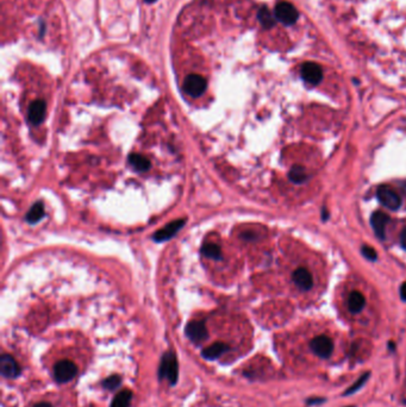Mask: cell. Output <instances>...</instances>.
<instances>
[{"label":"cell","mask_w":406,"mask_h":407,"mask_svg":"<svg viewBox=\"0 0 406 407\" xmlns=\"http://www.w3.org/2000/svg\"><path fill=\"white\" fill-rule=\"evenodd\" d=\"M361 251H362V253H364L365 258L368 259V260H371V261H375V260H377V258H378L377 251H375V250L373 249L372 246L364 245V246H362Z\"/></svg>","instance_id":"cb8c5ba5"},{"label":"cell","mask_w":406,"mask_h":407,"mask_svg":"<svg viewBox=\"0 0 406 407\" xmlns=\"http://www.w3.org/2000/svg\"><path fill=\"white\" fill-rule=\"evenodd\" d=\"M400 296L404 301H406V282L402 283L400 287Z\"/></svg>","instance_id":"484cf974"},{"label":"cell","mask_w":406,"mask_h":407,"mask_svg":"<svg viewBox=\"0 0 406 407\" xmlns=\"http://www.w3.org/2000/svg\"><path fill=\"white\" fill-rule=\"evenodd\" d=\"M159 379H167L169 385L174 386L179 379V365L176 355L173 351L166 352L159 367Z\"/></svg>","instance_id":"6da1fadb"},{"label":"cell","mask_w":406,"mask_h":407,"mask_svg":"<svg viewBox=\"0 0 406 407\" xmlns=\"http://www.w3.org/2000/svg\"><path fill=\"white\" fill-rule=\"evenodd\" d=\"M184 224H185L184 219H178V220H174V222L169 223V224L166 225L164 229L159 230V231L155 233L154 239L156 242L167 241V239L172 238V237L174 236L175 233L182 228V226H184Z\"/></svg>","instance_id":"8fae6325"},{"label":"cell","mask_w":406,"mask_h":407,"mask_svg":"<svg viewBox=\"0 0 406 407\" xmlns=\"http://www.w3.org/2000/svg\"><path fill=\"white\" fill-rule=\"evenodd\" d=\"M292 279L298 288L302 289V291H310L314 286V279H312L311 273L305 268H298L295 270L292 274Z\"/></svg>","instance_id":"4fadbf2b"},{"label":"cell","mask_w":406,"mask_h":407,"mask_svg":"<svg viewBox=\"0 0 406 407\" xmlns=\"http://www.w3.org/2000/svg\"><path fill=\"white\" fill-rule=\"evenodd\" d=\"M131 399L132 392L129 391V389H124V391H121L118 394L115 395L111 402V407H130Z\"/></svg>","instance_id":"ac0fdd59"},{"label":"cell","mask_w":406,"mask_h":407,"mask_svg":"<svg viewBox=\"0 0 406 407\" xmlns=\"http://www.w3.org/2000/svg\"><path fill=\"white\" fill-rule=\"evenodd\" d=\"M400 243H401L402 248L406 249V228L402 230V232L400 235Z\"/></svg>","instance_id":"d4e9b609"},{"label":"cell","mask_w":406,"mask_h":407,"mask_svg":"<svg viewBox=\"0 0 406 407\" xmlns=\"http://www.w3.org/2000/svg\"><path fill=\"white\" fill-rule=\"evenodd\" d=\"M43 217H44V206L42 202H36L26 215V222L30 224H36Z\"/></svg>","instance_id":"e0dca14e"},{"label":"cell","mask_w":406,"mask_h":407,"mask_svg":"<svg viewBox=\"0 0 406 407\" xmlns=\"http://www.w3.org/2000/svg\"><path fill=\"white\" fill-rule=\"evenodd\" d=\"M122 385V378L119 375H111L103 381V387L108 391H115Z\"/></svg>","instance_id":"44dd1931"},{"label":"cell","mask_w":406,"mask_h":407,"mask_svg":"<svg viewBox=\"0 0 406 407\" xmlns=\"http://www.w3.org/2000/svg\"><path fill=\"white\" fill-rule=\"evenodd\" d=\"M301 78L310 85H318L323 78L322 68L317 63H304L301 67Z\"/></svg>","instance_id":"9c48e42d"},{"label":"cell","mask_w":406,"mask_h":407,"mask_svg":"<svg viewBox=\"0 0 406 407\" xmlns=\"http://www.w3.org/2000/svg\"><path fill=\"white\" fill-rule=\"evenodd\" d=\"M259 18H260V21H261L262 24L266 26V28H271L272 25H274V19H273L271 12H269L266 8L260 10Z\"/></svg>","instance_id":"7402d4cb"},{"label":"cell","mask_w":406,"mask_h":407,"mask_svg":"<svg viewBox=\"0 0 406 407\" xmlns=\"http://www.w3.org/2000/svg\"><path fill=\"white\" fill-rule=\"evenodd\" d=\"M368 378H369V373H366V374L362 375L361 378L359 379L358 381H356V382L354 383V385H352V386L350 387V388H348L347 391L344 392V395H350V394H352V393L358 392L359 389H360L361 387L365 385L366 381H367V380H368Z\"/></svg>","instance_id":"603a6c76"},{"label":"cell","mask_w":406,"mask_h":407,"mask_svg":"<svg viewBox=\"0 0 406 407\" xmlns=\"http://www.w3.org/2000/svg\"><path fill=\"white\" fill-rule=\"evenodd\" d=\"M275 17L286 25H292L298 21V11L293 5L287 2L279 3L275 8Z\"/></svg>","instance_id":"52a82bcc"},{"label":"cell","mask_w":406,"mask_h":407,"mask_svg":"<svg viewBox=\"0 0 406 407\" xmlns=\"http://www.w3.org/2000/svg\"><path fill=\"white\" fill-rule=\"evenodd\" d=\"M78 374V367L69 360H61L54 366V378L59 383H66Z\"/></svg>","instance_id":"7a4b0ae2"},{"label":"cell","mask_w":406,"mask_h":407,"mask_svg":"<svg viewBox=\"0 0 406 407\" xmlns=\"http://www.w3.org/2000/svg\"><path fill=\"white\" fill-rule=\"evenodd\" d=\"M388 348H389V350H391V351H394V349H395L394 343H393V342H389V343H388Z\"/></svg>","instance_id":"f546056e"},{"label":"cell","mask_w":406,"mask_h":407,"mask_svg":"<svg viewBox=\"0 0 406 407\" xmlns=\"http://www.w3.org/2000/svg\"><path fill=\"white\" fill-rule=\"evenodd\" d=\"M0 373L6 379H16L21 375V367L9 353L0 356Z\"/></svg>","instance_id":"ba28073f"},{"label":"cell","mask_w":406,"mask_h":407,"mask_svg":"<svg viewBox=\"0 0 406 407\" xmlns=\"http://www.w3.org/2000/svg\"><path fill=\"white\" fill-rule=\"evenodd\" d=\"M377 196L382 205L391 211H397L401 205V199L393 189L388 186H380L377 191Z\"/></svg>","instance_id":"3957f363"},{"label":"cell","mask_w":406,"mask_h":407,"mask_svg":"<svg viewBox=\"0 0 406 407\" xmlns=\"http://www.w3.org/2000/svg\"><path fill=\"white\" fill-rule=\"evenodd\" d=\"M129 162L138 172H147L150 169V160L139 154H134L129 158Z\"/></svg>","instance_id":"2e32d148"},{"label":"cell","mask_w":406,"mask_h":407,"mask_svg":"<svg viewBox=\"0 0 406 407\" xmlns=\"http://www.w3.org/2000/svg\"><path fill=\"white\" fill-rule=\"evenodd\" d=\"M144 2H147V3H154V2H156V0H144Z\"/></svg>","instance_id":"4dcf8cb0"},{"label":"cell","mask_w":406,"mask_h":407,"mask_svg":"<svg viewBox=\"0 0 406 407\" xmlns=\"http://www.w3.org/2000/svg\"><path fill=\"white\" fill-rule=\"evenodd\" d=\"M186 336L194 343H201L208 339L209 332L204 320H192L185 328Z\"/></svg>","instance_id":"5b68a950"},{"label":"cell","mask_w":406,"mask_h":407,"mask_svg":"<svg viewBox=\"0 0 406 407\" xmlns=\"http://www.w3.org/2000/svg\"><path fill=\"white\" fill-rule=\"evenodd\" d=\"M230 349V346L223 342H216L212 345L208 346L201 351V356L205 360H209V361H214V360H217L221 358L222 355L228 351Z\"/></svg>","instance_id":"5bb4252c"},{"label":"cell","mask_w":406,"mask_h":407,"mask_svg":"<svg viewBox=\"0 0 406 407\" xmlns=\"http://www.w3.org/2000/svg\"><path fill=\"white\" fill-rule=\"evenodd\" d=\"M289 180H291L293 183H297V185H300V183H304L306 180H308V174H306L304 167L295 165L291 168L289 171Z\"/></svg>","instance_id":"d6986e66"},{"label":"cell","mask_w":406,"mask_h":407,"mask_svg":"<svg viewBox=\"0 0 406 407\" xmlns=\"http://www.w3.org/2000/svg\"><path fill=\"white\" fill-rule=\"evenodd\" d=\"M322 218H323V220H327L329 218V213L325 209H323V211H322Z\"/></svg>","instance_id":"f1b7e54d"},{"label":"cell","mask_w":406,"mask_h":407,"mask_svg":"<svg viewBox=\"0 0 406 407\" xmlns=\"http://www.w3.org/2000/svg\"><path fill=\"white\" fill-rule=\"evenodd\" d=\"M206 86H208V83H206V80L201 75L191 74L185 79L184 91L188 95L193 96V98H197V96H200L205 92Z\"/></svg>","instance_id":"8992f818"},{"label":"cell","mask_w":406,"mask_h":407,"mask_svg":"<svg viewBox=\"0 0 406 407\" xmlns=\"http://www.w3.org/2000/svg\"><path fill=\"white\" fill-rule=\"evenodd\" d=\"M34 407H53L49 402H38Z\"/></svg>","instance_id":"83f0119b"},{"label":"cell","mask_w":406,"mask_h":407,"mask_svg":"<svg viewBox=\"0 0 406 407\" xmlns=\"http://www.w3.org/2000/svg\"><path fill=\"white\" fill-rule=\"evenodd\" d=\"M366 306V299L360 292H351L348 298V310L351 313L361 312Z\"/></svg>","instance_id":"9a60e30c"},{"label":"cell","mask_w":406,"mask_h":407,"mask_svg":"<svg viewBox=\"0 0 406 407\" xmlns=\"http://www.w3.org/2000/svg\"><path fill=\"white\" fill-rule=\"evenodd\" d=\"M45 110L46 105L43 100H36V101L32 103L29 108V122L31 123L32 125H39L41 123L44 121L45 117Z\"/></svg>","instance_id":"7c38bea8"},{"label":"cell","mask_w":406,"mask_h":407,"mask_svg":"<svg viewBox=\"0 0 406 407\" xmlns=\"http://www.w3.org/2000/svg\"><path fill=\"white\" fill-rule=\"evenodd\" d=\"M323 401H324V399H317V398H316L315 400L314 399L308 400V403H309V405H312V403H319V402H323Z\"/></svg>","instance_id":"4316f807"},{"label":"cell","mask_w":406,"mask_h":407,"mask_svg":"<svg viewBox=\"0 0 406 407\" xmlns=\"http://www.w3.org/2000/svg\"><path fill=\"white\" fill-rule=\"evenodd\" d=\"M311 350L321 359H329L334 351V342L328 336H317L310 343Z\"/></svg>","instance_id":"277c9868"},{"label":"cell","mask_w":406,"mask_h":407,"mask_svg":"<svg viewBox=\"0 0 406 407\" xmlns=\"http://www.w3.org/2000/svg\"><path fill=\"white\" fill-rule=\"evenodd\" d=\"M389 222V216L386 215L384 212H374L371 217V225L373 230H374L375 236L378 237L379 239H384L385 238V228L387 225V223Z\"/></svg>","instance_id":"30bf717a"},{"label":"cell","mask_w":406,"mask_h":407,"mask_svg":"<svg viewBox=\"0 0 406 407\" xmlns=\"http://www.w3.org/2000/svg\"><path fill=\"white\" fill-rule=\"evenodd\" d=\"M201 251L206 258H210V259H214V260H221L222 259V252H221V248L217 244H215V243H206L202 246Z\"/></svg>","instance_id":"ffe728a7"},{"label":"cell","mask_w":406,"mask_h":407,"mask_svg":"<svg viewBox=\"0 0 406 407\" xmlns=\"http://www.w3.org/2000/svg\"><path fill=\"white\" fill-rule=\"evenodd\" d=\"M351 407H354V406H351Z\"/></svg>","instance_id":"1f68e13d"}]
</instances>
